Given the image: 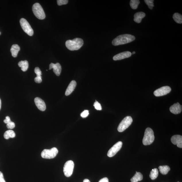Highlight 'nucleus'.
I'll use <instances>...</instances> for the list:
<instances>
[{"label": "nucleus", "instance_id": "1", "mask_svg": "<svg viewBox=\"0 0 182 182\" xmlns=\"http://www.w3.org/2000/svg\"><path fill=\"white\" fill-rule=\"evenodd\" d=\"M135 39V36L129 34H124L118 36L112 41L114 46L122 45L129 43Z\"/></svg>", "mask_w": 182, "mask_h": 182}, {"label": "nucleus", "instance_id": "2", "mask_svg": "<svg viewBox=\"0 0 182 182\" xmlns=\"http://www.w3.org/2000/svg\"><path fill=\"white\" fill-rule=\"evenodd\" d=\"M83 40L81 38H76L73 40H68L65 42V46L71 51L77 50L80 49L83 44Z\"/></svg>", "mask_w": 182, "mask_h": 182}, {"label": "nucleus", "instance_id": "3", "mask_svg": "<svg viewBox=\"0 0 182 182\" xmlns=\"http://www.w3.org/2000/svg\"><path fill=\"white\" fill-rule=\"evenodd\" d=\"M154 140L153 131L150 127L147 128L145 131L144 137L143 139V143L144 146L152 144Z\"/></svg>", "mask_w": 182, "mask_h": 182}, {"label": "nucleus", "instance_id": "4", "mask_svg": "<svg viewBox=\"0 0 182 182\" xmlns=\"http://www.w3.org/2000/svg\"><path fill=\"white\" fill-rule=\"evenodd\" d=\"M32 10L37 18L40 20H43L45 18V13L41 5L39 3H34L32 6Z\"/></svg>", "mask_w": 182, "mask_h": 182}, {"label": "nucleus", "instance_id": "5", "mask_svg": "<svg viewBox=\"0 0 182 182\" xmlns=\"http://www.w3.org/2000/svg\"><path fill=\"white\" fill-rule=\"evenodd\" d=\"M133 119L130 116L125 117L120 123L117 130L119 132H123L128 128L133 122Z\"/></svg>", "mask_w": 182, "mask_h": 182}, {"label": "nucleus", "instance_id": "6", "mask_svg": "<svg viewBox=\"0 0 182 182\" xmlns=\"http://www.w3.org/2000/svg\"><path fill=\"white\" fill-rule=\"evenodd\" d=\"M59 152L57 149L53 148L51 149H44L42 151L41 155L44 158L51 159L55 157Z\"/></svg>", "mask_w": 182, "mask_h": 182}, {"label": "nucleus", "instance_id": "7", "mask_svg": "<svg viewBox=\"0 0 182 182\" xmlns=\"http://www.w3.org/2000/svg\"><path fill=\"white\" fill-rule=\"evenodd\" d=\"M20 24L23 30L29 36H32L34 34V30L26 19L21 18L20 21Z\"/></svg>", "mask_w": 182, "mask_h": 182}, {"label": "nucleus", "instance_id": "8", "mask_svg": "<svg viewBox=\"0 0 182 182\" xmlns=\"http://www.w3.org/2000/svg\"><path fill=\"white\" fill-rule=\"evenodd\" d=\"M74 163L72 160H69L65 162L63 167V172L65 177H69L72 175Z\"/></svg>", "mask_w": 182, "mask_h": 182}, {"label": "nucleus", "instance_id": "9", "mask_svg": "<svg viewBox=\"0 0 182 182\" xmlns=\"http://www.w3.org/2000/svg\"><path fill=\"white\" fill-rule=\"evenodd\" d=\"M123 143L121 141H119L110 148L108 151L107 156L109 157H112L115 155L121 150L122 146Z\"/></svg>", "mask_w": 182, "mask_h": 182}, {"label": "nucleus", "instance_id": "10", "mask_svg": "<svg viewBox=\"0 0 182 182\" xmlns=\"http://www.w3.org/2000/svg\"><path fill=\"white\" fill-rule=\"evenodd\" d=\"M171 89L169 86H164L157 89L154 92V96H162L169 94Z\"/></svg>", "mask_w": 182, "mask_h": 182}, {"label": "nucleus", "instance_id": "11", "mask_svg": "<svg viewBox=\"0 0 182 182\" xmlns=\"http://www.w3.org/2000/svg\"><path fill=\"white\" fill-rule=\"evenodd\" d=\"M35 103L38 109L40 111H43L46 109V105L44 100L38 97L35 98Z\"/></svg>", "mask_w": 182, "mask_h": 182}, {"label": "nucleus", "instance_id": "12", "mask_svg": "<svg viewBox=\"0 0 182 182\" xmlns=\"http://www.w3.org/2000/svg\"><path fill=\"white\" fill-rule=\"evenodd\" d=\"M131 53L129 51H125L120 53L114 56L113 59L114 61H118L126 59L131 57Z\"/></svg>", "mask_w": 182, "mask_h": 182}, {"label": "nucleus", "instance_id": "13", "mask_svg": "<svg viewBox=\"0 0 182 182\" xmlns=\"http://www.w3.org/2000/svg\"><path fill=\"white\" fill-rule=\"evenodd\" d=\"M171 141L174 145H177L178 148H182V136L180 135H175L171 137Z\"/></svg>", "mask_w": 182, "mask_h": 182}, {"label": "nucleus", "instance_id": "14", "mask_svg": "<svg viewBox=\"0 0 182 182\" xmlns=\"http://www.w3.org/2000/svg\"><path fill=\"white\" fill-rule=\"evenodd\" d=\"M53 69L54 73L57 76H59L61 74V65L59 63L56 64L51 63L49 65V69Z\"/></svg>", "mask_w": 182, "mask_h": 182}, {"label": "nucleus", "instance_id": "15", "mask_svg": "<svg viewBox=\"0 0 182 182\" xmlns=\"http://www.w3.org/2000/svg\"><path fill=\"white\" fill-rule=\"evenodd\" d=\"M170 110L172 113L177 115L181 113L182 111V106L179 102L174 104L170 108Z\"/></svg>", "mask_w": 182, "mask_h": 182}, {"label": "nucleus", "instance_id": "16", "mask_svg": "<svg viewBox=\"0 0 182 182\" xmlns=\"http://www.w3.org/2000/svg\"><path fill=\"white\" fill-rule=\"evenodd\" d=\"M76 85L77 83L75 81L73 80L71 81L65 91V95L66 96L69 95L73 92L76 86Z\"/></svg>", "mask_w": 182, "mask_h": 182}, {"label": "nucleus", "instance_id": "17", "mask_svg": "<svg viewBox=\"0 0 182 182\" xmlns=\"http://www.w3.org/2000/svg\"><path fill=\"white\" fill-rule=\"evenodd\" d=\"M146 16V13L142 12H139L135 13L134 15V19L133 20L135 22L137 23H140L142 21V19Z\"/></svg>", "mask_w": 182, "mask_h": 182}, {"label": "nucleus", "instance_id": "18", "mask_svg": "<svg viewBox=\"0 0 182 182\" xmlns=\"http://www.w3.org/2000/svg\"><path fill=\"white\" fill-rule=\"evenodd\" d=\"M20 49V47L18 44H14L11 46V55L13 57H17Z\"/></svg>", "mask_w": 182, "mask_h": 182}, {"label": "nucleus", "instance_id": "19", "mask_svg": "<svg viewBox=\"0 0 182 182\" xmlns=\"http://www.w3.org/2000/svg\"><path fill=\"white\" fill-rule=\"evenodd\" d=\"M143 179V175L140 172H136V173L131 179V182H138L142 181Z\"/></svg>", "mask_w": 182, "mask_h": 182}, {"label": "nucleus", "instance_id": "20", "mask_svg": "<svg viewBox=\"0 0 182 182\" xmlns=\"http://www.w3.org/2000/svg\"><path fill=\"white\" fill-rule=\"evenodd\" d=\"M18 65L19 67H21V70L23 71H26L28 68L29 64L28 61H21L19 62Z\"/></svg>", "mask_w": 182, "mask_h": 182}, {"label": "nucleus", "instance_id": "21", "mask_svg": "<svg viewBox=\"0 0 182 182\" xmlns=\"http://www.w3.org/2000/svg\"><path fill=\"white\" fill-rule=\"evenodd\" d=\"M15 136H16V134L14 131L12 130H9L6 131L4 134V137L6 139L13 138Z\"/></svg>", "mask_w": 182, "mask_h": 182}, {"label": "nucleus", "instance_id": "22", "mask_svg": "<svg viewBox=\"0 0 182 182\" xmlns=\"http://www.w3.org/2000/svg\"><path fill=\"white\" fill-rule=\"evenodd\" d=\"M158 169L160 173L163 175H166L170 170L169 166L167 165L160 166Z\"/></svg>", "mask_w": 182, "mask_h": 182}, {"label": "nucleus", "instance_id": "23", "mask_svg": "<svg viewBox=\"0 0 182 182\" xmlns=\"http://www.w3.org/2000/svg\"><path fill=\"white\" fill-rule=\"evenodd\" d=\"M173 18L176 22L178 24H182V16L181 15L177 13H175L173 15Z\"/></svg>", "mask_w": 182, "mask_h": 182}, {"label": "nucleus", "instance_id": "24", "mask_svg": "<svg viewBox=\"0 0 182 182\" xmlns=\"http://www.w3.org/2000/svg\"><path fill=\"white\" fill-rule=\"evenodd\" d=\"M158 175V170L156 168L153 169L150 172V177L152 180H154L156 179Z\"/></svg>", "mask_w": 182, "mask_h": 182}, {"label": "nucleus", "instance_id": "25", "mask_svg": "<svg viewBox=\"0 0 182 182\" xmlns=\"http://www.w3.org/2000/svg\"><path fill=\"white\" fill-rule=\"evenodd\" d=\"M140 3V1L139 0H131L130 2V5L131 9H136L138 8Z\"/></svg>", "mask_w": 182, "mask_h": 182}, {"label": "nucleus", "instance_id": "26", "mask_svg": "<svg viewBox=\"0 0 182 182\" xmlns=\"http://www.w3.org/2000/svg\"><path fill=\"white\" fill-rule=\"evenodd\" d=\"M145 3L148 5L149 9H152L154 7V0H145Z\"/></svg>", "mask_w": 182, "mask_h": 182}, {"label": "nucleus", "instance_id": "27", "mask_svg": "<svg viewBox=\"0 0 182 182\" xmlns=\"http://www.w3.org/2000/svg\"><path fill=\"white\" fill-rule=\"evenodd\" d=\"M15 127V123L11 121L7 124V127L9 129H12L14 128Z\"/></svg>", "mask_w": 182, "mask_h": 182}, {"label": "nucleus", "instance_id": "28", "mask_svg": "<svg viewBox=\"0 0 182 182\" xmlns=\"http://www.w3.org/2000/svg\"><path fill=\"white\" fill-rule=\"evenodd\" d=\"M57 3L59 5H66L68 3V0H57Z\"/></svg>", "mask_w": 182, "mask_h": 182}, {"label": "nucleus", "instance_id": "29", "mask_svg": "<svg viewBox=\"0 0 182 182\" xmlns=\"http://www.w3.org/2000/svg\"><path fill=\"white\" fill-rule=\"evenodd\" d=\"M94 106L95 108L97 110H101L102 109L101 105H100V104L97 101H96V102H95Z\"/></svg>", "mask_w": 182, "mask_h": 182}, {"label": "nucleus", "instance_id": "30", "mask_svg": "<svg viewBox=\"0 0 182 182\" xmlns=\"http://www.w3.org/2000/svg\"><path fill=\"white\" fill-rule=\"evenodd\" d=\"M34 72L36 73V76H41L42 72L39 67H36L34 69Z\"/></svg>", "mask_w": 182, "mask_h": 182}, {"label": "nucleus", "instance_id": "31", "mask_svg": "<svg viewBox=\"0 0 182 182\" xmlns=\"http://www.w3.org/2000/svg\"><path fill=\"white\" fill-rule=\"evenodd\" d=\"M89 115V111L88 110H84L81 114V116L82 118H86Z\"/></svg>", "mask_w": 182, "mask_h": 182}, {"label": "nucleus", "instance_id": "32", "mask_svg": "<svg viewBox=\"0 0 182 182\" xmlns=\"http://www.w3.org/2000/svg\"><path fill=\"white\" fill-rule=\"evenodd\" d=\"M34 81L37 83H40L42 82V78L41 76H36L34 78Z\"/></svg>", "mask_w": 182, "mask_h": 182}, {"label": "nucleus", "instance_id": "33", "mask_svg": "<svg viewBox=\"0 0 182 182\" xmlns=\"http://www.w3.org/2000/svg\"><path fill=\"white\" fill-rule=\"evenodd\" d=\"M0 182H6L4 179L2 172L0 171Z\"/></svg>", "mask_w": 182, "mask_h": 182}, {"label": "nucleus", "instance_id": "34", "mask_svg": "<svg viewBox=\"0 0 182 182\" xmlns=\"http://www.w3.org/2000/svg\"><path fill=\"white\" fill-rule=\"evenodd\" d=\"M11 121V120L10 117H9V116H7V117H5V119L3 121L5 123L7 124Z\"/></svg>", "mask_w": 182, "mask_h": 182}, {"label": "nucleus", "instance_id": "35", "mask_svg": "<svg viewBox=\"0 0 182 182\" xmlns=\"http://www.w3.org/2000/svg\"><path fill=\"white\" fill-rule=\"evenodd\" d=\"M98 182H109V179L107 177H104L100 179Z\"/></svg>", "mask_w": 182, "mask_h": 182}, {"label": "nucleus", "instance_id": "36", "mask_svg": "<svg viewBox=\"0 0 182 182\" xmlns=\"http://www.w3.org/2000/svg\"><path fill=\"white\" fill-rule=\"evenodd\" d=\"M83 182H90V180H88V179H86L84 180Z\"/></svg>", "mask_w": 182, "mask_h": 182}, {"label": "nucleus", "instance_id": "37", "mask_svg": "<svg viewBox=\"0 0 182 182\" xmlns=\"http://www.w3.org/2000/svg\"><path fill=\"white\" fill-rule=\"evenodd\" d=\"M1 98H0V110H1Z\"/></svg>", "mask_w": 182, "mask_h": 182}, {"label": "nucleus", "instance_id": "38", "mask_svg": "<svg viewBox=\"0 0 182 182\" xmlns=\"http://www.w3.org/2000/svg\"><path fill=\"white\" fill-rule=\"evenodd\" d=\"M135 51H133V53H131V55H133V54H135Z\"/></svg>", "mask_w": 182, "mask_h": 182}, {"label": "nucleus", "instance_id": "39", "mask_svg": "<svg viewBox=\"0 0 182 182\" xmlns=\"http://www.w3.org/2000/svg\"><path fill=\"white\" fill-rule=\"evenodd\" d=\"M1 32H0V35H1Z\"/></svg>", "mask_w": 182, "mask_h": 182}, {"label": "nucleus", "instance_id": "40", "mask_svg": "<svg viewBox=\"0 0 182 182\" xmlns=\"http://www.w3.org/2000/svg\"><path fill=\"white\" fill-rule=\"evenodd\" d=\"M177 182H179V181H178Z\"/></svg>", "mask_w": 182, "mask_h": 182}]
</instances>
